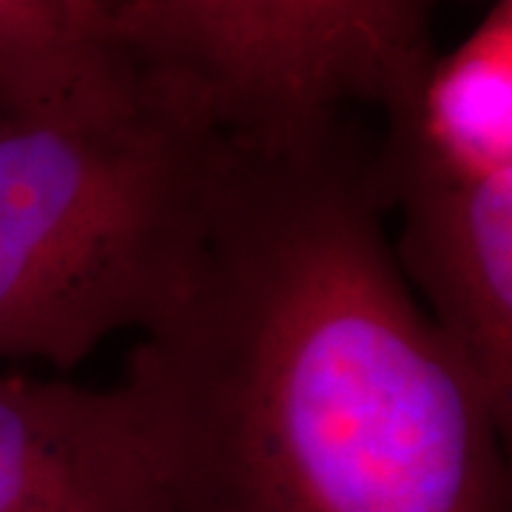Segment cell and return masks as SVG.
<instances>
[{"label":"cell","instance_id":"6da1fadb","mask_svg":"<svg viewBox=\"0 0 512 512\" xmlns=\"http://www.w3.org/2000/svg\"><path fill=\"white\" fill-rule=\"evenodd\" d=\"M348 123L231 137L211 228L128 362L177 512H512L501 419L407 288Z\"/></svg>","mask_w":512,"mask_h":512},{"label":"cell","instance_id":"7a4b0ae2","mask_svg":"<svg viewBox=\"0 0 512 512\" xmlns=\"http://www.w3.org/2000/svg\"><path fill=\"white\" fill-rule=\"evenodd\" d=\"M231 137L106 43L60 92L0 106V362L77 365L180 296Z\"/></svg>","mask_w":512,"mask_h":512},{"label":"cell","instance_id":"3957f363","mask_svg":"<svg viewBox=\"0 0 512 512\" xmlns=\"http://www.w3.org/2000/svg\"><path fill=\"white\" fill-rule=\"evenodd\" d=\"M436 0H106L103 43L234 140L288 146L393 106L433 60Z\"/></svg>","mask_w":512,"mask_h":512},{"label":"cell","instance_id":"277c9868","mask_svg":"<svg viewBox=\"0 0 512 512\" xmlns=\"http://www.w3.org/2000/svg\"><path fill=\"white\" fill-rule=\"evenodd\" d=\"M387 205L402 214L396 262L433 305L501 419L512 416V168L467 174L387 134Z\"/></svg>","mask_w":512,"mask_h":512},{"label":"cell","instance_id":"5b68a950","mask_svg":"<svg viewBox=\"0 0 512 512\" xmlns=\"http://www.w3.org/2000/svg\"><path fill=\"white\" fill-rule=\"evenodd\" d=\"M0 512H177L163 450L126 384L0 373Z\"/></svg>","mask_w":512,"mask_h":512},{"label":"cell","instance_id":"8992f818","mask_svg":"<svg viewBox=\"0 0 512 512\" xmlns=\"http://www.w3.org/2000/svg\"><path fill=\"white\" fill-rule=\"evenodd\" d=\"M387 114V134L447 168H512V0H493L450 55L433 57Z\"/></svg>","mask_w":512,"mask_h":512},{"label":"cell","instance_id":"52a82bcc","mask_svg":"<svg viewBox=\"0 0 512 512\" xmlns=\"http://www.w3.org/2000/svg\"><path fill=\"white\" fill-rule=\"evenodd\" d=\"M103 49L80 32L66 0H0V106L66 89Z\"/></svg>","mask_w":512,"mask_h":512},{"label":"cell","instance_id":"ba28073f","mask_svg":"<svg viewBox=\"0 0 512 512\" xmlns=\"http://www.w3.org/2000/svg\"><path fill=\"white\" fill-rule=\"evenodd\" d=\"M74 23L80 26V32L92 40H103V9L106 0H66Z\"/></svg>","mask_w":512,"mask_h":512}]
</instances>
